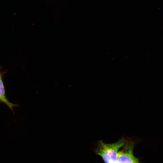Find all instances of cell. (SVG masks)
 I'll return each instance as SVG.
<instances>
[{
    "label": "cell",
    "mask_w": 163,
    "mask_h": 163,
    "mask_svg": "<svg viewBox=\"0 0 163 163\" xmlns=\"http://www.w3.org/2000/svg\"><path fill=\"white\" fill-rule=\"evenodd\" d=\"M135 144L131 139H126L124 145L118 151L110 163H139L138 159L133 154Z\"/></svg>",
    "instance_id": "obj_1"
},
{
    "label": "cell",
    "mask_w": 163,
    "mask_h": 163,
    "mask_svg": "<svg viewBox=\"0 0 163 163\" xmlns=\"http://www.w3.org/2000/svg\"><path fill=\"white\" fill-rule=\"evenodd\" d=\"M5 104L12 111L13 108L18 106L17 104H13L9 101L7 98L4 85L2 78L0 79V103Z\"/></svg>",
    "instance_id": "obj_2"
},
{
    "label": "cell",
    "mask_w": 163,
    "mask_h": 163,
    "mask_svg": "<svg viewBox=\"0 0 163 163\" xmlns=\"http://www.w3.org/2000/svg\"><path fill=\"white\" fill-rule=\"evenodd\" d=\"M1 75H0V79H1Z\"/></svg>",
    "instance_id": "obj_3"
}]
</instances>
